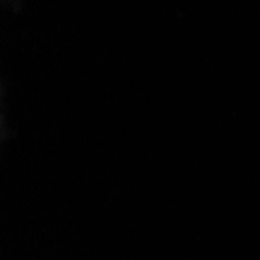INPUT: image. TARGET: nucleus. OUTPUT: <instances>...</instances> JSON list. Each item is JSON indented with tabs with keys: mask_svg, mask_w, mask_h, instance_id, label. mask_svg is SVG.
<instances>
[]
</instances>
